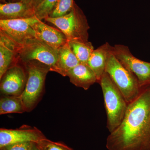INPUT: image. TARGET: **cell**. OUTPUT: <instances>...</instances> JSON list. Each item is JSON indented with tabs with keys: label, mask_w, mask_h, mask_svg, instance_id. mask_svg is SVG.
<instances>
[{
	"label": "cell",
	"mask_w": 150,
	"mask_h": 150,
	"mask_svg": "<svg viewBox=\"0 0 150 150\" xmlns=\"http://www.w3.org/2000/svg\"><path fill=\"white\" fill-rule=\"evenodd\" d=\"M108 150H150V85L129 103L123 121L106 140Z\"/></svg>",
	"instance_id": "1"
},
{
	"label": "cell",
	"mask_w": 150,
	"mask_h": 150,
	"mask_svg": "<svg viewBox=\"0 0 150 150\" xmlns=\"http://www.w3.org/2000/svg\"><path fill=\"white\" fill-rule=\"evenodd\" d=\"M99 83L104 98L107 128L110 133L121 124L129 104L107 73L105 72L103 75Z\"/></svg>",
	"instance_id": "2"
},
{
	"label": "cell",
	"mask_w": 150,
	"mask_h": 150,
	"mask_svg": "<svg viewBox=\"0 0 150 150\" xmlns=\"http://www.w3.org/2000/svg\"><path fill=\"white\" fill-rule=\"evenodd\" d=\"M27 71L26 85L20 97L25 112L34 109L42 98L46 75L50 68L36 61L23 63Z\"/></svg>",
	"instance_id": "3"
},
{
	"label": "cell",
	"mask_w": 150,
	"mask_h": 150,
	"mask_svg": "<svg viewBox=\"0 0 150 150\" xmlns=\"http://www.w3.org/2000/svg\"><path fill=\"white\" fill-rule=\"evenodd\" d=\"M105 72L109 75L128 104L139 96L142 88L138 79L118 61L112 54V49L108 58Z\"/></svg>",
	"instance_id": "4"
},
{
	"label": "cell",
	"mask_w": 150,
	"mask_h": 150,
	"mask_svg": "<svg viewBox=\"0 0 150 150\" xmlns=\"http://www.w3.org/2000/svg\"><path fill=\"white\" fill-rule=\"evenodd\" d=\"M57 26L68 41H88L89 26L82 10L74 2L69 13L59 17H47L44 19Z\"/></svg>",
	"instance_id": "5"
},
{
	"label": "cell",
	"mask_w": 150,
	"mask_h": 150,
	"mask_svg": "<svg viewBox=\"0 0 150 150\" xmlns=\"http://www.w3.org/2000/svg\"><path fill=\"white\" fill-rule=\"evenodd\" d=\"M40 20L34 16L27 18L0 20V28L20 47L38 39L32 26Z\"/></svg>",
	"instance_id": "6"
},
{
	"label": "cell",
	"mask_w": 150,
	"mask_h": 150,
	"mask_svg": "<svg viewBox=\"0 0 150 150\" xmlns=\"http://www.w3.org/2000/svg\"><path fill=\"white\" fill-rule=\"evenodd\" d=\"M112 52L118 61L136 76L141 88L150 85V63L137 59L125 45L116 44L112 46Z\"/></svg>",
	"instance_id": "7"
},
{
	"label": "cell",
	"mask_w": 150,
	"mask_h": 150,
	"mask_svg": "<svg viewBox=\"0 0 150 150\" xmlns=\"http://www.w3.org/2000/svg\"><path fill=\"white\" fill-rule=\"evenodd\" d=\"M19 60L23 63L36 61L50 68V71L57 60V50L38 39L30 41L19 51Z\"/></svg>",
	"instance_id": "8"
},
{
	"label": "cell",
	"mask_w": 150,
	"mask_h": 150,
	"mask_svg": "<svg viewBox=\"0 0 150 150\" xmlns=\"http://www.w3.org/2000/svg\"><path fill=\"white\" fill-rule=\"evenodd\" d=\"M28 79L27 71L17 63L7 70L1 79L0 90L4 96H19L24 91Z\"/></svg>",
	"instance_id": "9"
},
{
	"label": "cell",
	"mask_w": 150,
	"mask_h": 150,
	"mask_svg": "<svg viewBox=\"0 0 150 150\" xmlns=\"http://www.w3.org/2000/svg\"><path fill=\"white\" fill-rule=\"evenodd\" d=\"M46 138L44 134L35 127L24 125L19 129H0V148L7 145L32 142L37 143Z\"/></svg>",
	"instance_id": "10"
},
{
	"label": "cell",
	"mask_w": 150,
	"mask_h": 150,
	"mask_svg": "<svg viewBox=\"0 0 150 150\" xmlns=\"http://www.w3.org/2000/svg\"><path fill=\"white\" fill-rule=\"evenodd\" d=\"M20 47L0 30V79L7 70L19 60Z\"/></svg>",
	"instance_id": "11"
},
{
	"label": "cell",
	"mask_w": 150,
	"mask_h": 150,
	"mask_svg": "<svg viewBox=\"0 0 150 150\" xmlns=\"http://www.w3.org/2000/svg\"><path fill=\"white\" fill-rule=\"evenodd\" d=\"M38 39L43 41L55 50H57L68 42L64 34L61 31L39 21L33 25Z\"/></svg>",
	"instance_id": "12"
},
{
	"label": "cell",
	"mask_w": 150,
	"mask_h": 150,
	"mask_svg": "<svg viewBox=\"0 0 150 150\" xmlns=\"http://www.w3.org/2000/svg\"><path fill=\"white\" fill-rule=\"evenodd\" d=\"M67 76L72 83L85 90H87L94 83H98L96 75L87 64H79L70 70Z\"/></svg>",
	"instance_id": "13"
},
{
	"label": "cell",
	"mask_w": 150,
	"mask_h": 150,
	"mask_svg": "<svg viewBox=\"0 0 150 150\" xmlns=\"http://www.w3.org/2000/svg\"><path fill=\"white\" fill-rule=\"evenodd\" d=\"M57 62L51 71L67 76L70 70L80 64L67 42L57 50Z\"/></svg>",
	"instance_id": "14"
},
{
	"label": "cell",
	"mask_w": 150,
	"mask_h": 150,
	"mask_svg": "<svg viewBox=\"0 0 150 150\" xmlns=\"http://www.w3.org/2000/svg\"><path fill=\"white\" fill-rule=\"evenodd\" d=\"M112 48V46L109 43H104L96 50H94L88 59L87 64L96 75L98 83L103 75L105 72L108 58Z\"/></svg>",
	"instance_id": "15"
},
{
	"label": "cell",
	"mask_w": 150,
	"mask_h": 150,
	"mask_svg": "<svg viewBox=\"0 0 150 150\" xmlns=\"http://www.w3.org/2000/svg\"><path fill=\"white\" fill-rule=\"evenodd\" d=\"M34 16L33 12L21 1L0 4L1 20L27 18Z\"/></svg>",
	"instance_id": "16"
},
{
	"label": "cell",
	"mask_w": 150,
	"mask_h": 150,
	"mask_svg": "<svg viewBox=\"0 0 150 150\" xmlns=\"http://www.w3.org/2000/svg\"><path fill=\"white\" fill-rule=\"evenodd\" d=\"M25 112L20 96H4L0 99V114Z\"/></svg>",
	"instance_id": "17"
},
{
	"label": "cell",
	"mask_w": 150,
	"mask_h": 150,
	"mask_svg": "<svg viewBox=\"0 0 150 150\" xmlns=\"http://www.w3.org/2000/svg\"><path fill=\"white\" fill-rule=\"evenodd\" d=\"M68 42L80 64H87L88 59L94 50L91 42L79 41H68Z\"/></svg>",
	"instance_id": "18"
},
{
	"label": "cell",
	"mask_w": 150,
	"mask_h": 150,
	"mask_svg": "<svg viewBox=\"0 0 150 150\" xmlns=\"http://www.w3.org/2000/svg\"><path fill=\"white\" fill-rule=\"evenodd\" d=\"M59 0H44L34 12V16L40 21L49 16Z\"/></svg>",
	"instance_id": "19"
},
{
	"label": "cell",
	"mask_w": 150,
	"mask_h": 150,
	"mask_svg": "<svg viewBox=\"0 0 150 150\" xmlns=\"http://www.w3.org/2000/svg\"><path fill=\"white\" fill-rule=\"evenodd\" d=\"M74 2V0H59L49 17H59L67 14L72 9Z\"/></svg>",
	"instance_id": "20"
},
{
	"label": "cell",
	"mask_w": 150,
	"mask_h": 150,
	"mask_svg": "<svg viewBox=\"0 0 150 150\" xmlns=\"http://www.w3.org/2000/svg\"><path fill=\"white\" fill-rule=\"evenodd\" d=\"M40 150H74L62 142H54L47 138L36 143Z\"/></svg>",
	"instance_id": "21"
},
{
	"label": "cell",
	"mask_w": 150,
	"mask_h": 150,
	"mask_svg": "<svg viewBox=\"0 0 150 150\" xmlns=\"http://www.w3.org/2000/svg\"><path fill=\"white\" fill-rule=\"evenodd\" d=\"M35 143L26 142L12 144L0 148V150H31Z\"/></svg>",
	"instance_id": "22"
},
{
	"label": "cell",
	"mask_w": 150,
	"mask_h": 150,
	"mask_svg": "<svg viewBox=\"0 0 150 150\" xmlns=\"http://www.w3.org/2000/svg\"><path fill=\"white\" fill-rule=\"evenodd\" d=\"M22 2L28 8L34 13L36 8L38 7L44 0H21Z\"/></svg>",
	"instance_id": "23"
},
{
	"label": "cell",
	"mask_w": 150,
	"mask_h": 150,
	"mask_svg": "<svg viewBox=\"0 0 150 150\" xmlns=\"http://www.w3.org/2000/svg\"><path fill=\"white\" fill-rule=\"evenodd\" d=\"M31 150H40V149H39V148H38V146L36 143H35L34 145H33V146Z\"/></svg>",
	"instance_id": "24"
},
{
	"label": "cell",
	"mask_w": 150,
	"mask_h": 150,
	"mask_svg": "<svg viewBox=\"0 0 150 150\" xmlns=\"http://www.w3.org/2000/svg\"><path fill=\"white\" fill-rule=\"evenodd\" d=\"M8 1H9V2L10 3L11 1H12V2H13L14 0H8ZM1 2H2V4H5V3H7V0H1Z\"/></svg>",
	"instance_id": "25"
},
{
	"label": "cell",
	"mask_w": 150,
	"mask_h": 150,
	"mask_svg": "<svg viewBox=\"0 0 150 150\" xmlns=\"http://www.w3.org/2000/svg\"><path fill=\"white\" fill-rule=\"evenodd\" d=\"M21 0H14V2H17V1H19Z\"/></svg>",
	"instance_id": "26"
}]
</instances>
